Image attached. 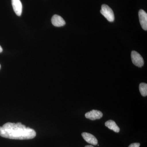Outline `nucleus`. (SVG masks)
Wrapping results in <instances>:
<instances>
[{
	"instance_id": "1",
	"label": "nucleus",
	"mask_w": 147,
	"mask_h": 147,
	"mask_svg": "<svg viewBox=\"0 0 147 147\" xmlns=\"http://www.w3.org/2000/svg\"><path fill=\"white\" fill-rule=\"evenodd\" d=\"M0 136L9 139L25 140L33 139L36 136V132L21 123L8 122L0 127Z\"/></svg>"
},
{
	"instance_id": "2",
	"label": "nucleus",
	"mask_w": 147,
	"mask_h": 147,
	"mask_svg": "<svg viewBox=\"0 0 147 147\" xmlns=\"http://www.w3.org/2000/svg\"><path fill=\"white\" fill-rule=\"evenodd\" d=\"M100 12L109 22H113L115 20V15L113 10L107 5H102Z\"/></svg>"
},
{
	"instance_id": "3",
	"label": "nucleus",
	"mask_w": 147,
	"mask_h": 147,
	"mask_svg": "<svg viewBox=\"0 0 147 147\" xmlns=\"http://www.w3.org/2000/svg\"><path fill=\"white\" fill-rule=\"evenodd\" d=\"M131 59L134 65L141 67L144 65V59L141 55L136 51H133L131 53Z\"/></svg>"
},
{
	"instance_id": "4",
	"label": "nucleus",
	"mask_w": 147,
	"mask_h": 147,
	"mask_svg": "<svg viewBox=\"0 0 147 147\" xmlns=\"http://www.w3.org/2000/svg\"><path fill=\"white\" fill-rule=\"evenodd\" d=\"M103 116L102 112L97 110H92L85 114V117L91 120H95L101 119Z\"/></svg>"
},
{
	"instance_id": "5",
	"label": "nucleus",
	"mask_w": 147,
	"mask_h": 147,
	"mask_svg": "<svg viewBox=\"0 0 147 147\" xmlns=\"http://www.w3.org/2000/svg\"><path fill=\"white\" fill-rule=\"evenodd\" d=\"M139 17L140 24L142 28L147 30V14L143 9H140L139 12Z\"/></svg>"
},
{
	"instance_id": "6",
	"label": "nucleus",
	"mask_w": 147,
	"mask_h": 147,
	"mask_svg": "<svg viewBox=\"0 0 147 147\" xmlns=\"http://www.w3.org/2000/svg\"><path fill=\"white\" fill-rule=\"evenodd\" d=\"M82 136L84 140L89 144L93 145L98 144L97 139L92 134L87 132H83L82 133Z\"/></svg>"
},
{
	"instance_id": "7",
	"label": "nucleus",
	"mask_w": 147,
	"mask_h": 147,
	"mask_svg": "<svg viewBox=\"0 0 147 147\" xmlns=\"http://www.w3.org/2000/svg\"><path fill=\"white\" fill-rule=\"evenodd\" d=\"M13 9L16 15L21 16L22 12V4L20 0H11Z\"/></svg>"
},
{
	"instance_id": "8",
	"label": "nucleus",
	"mask_w": 147,
	"mask_h": 147,
	"mask_svg": "<svg viewBox=\"0 0 147 147\" xmlns=\"http://www.w3.org/2000/svg\"><path fill=\"white\" fill-rule=\"evenodd\" d=\"M52 24L56 27L63 26L65 24V21L62 17L58 15H54L51 19Z\"/></svg>"
},
{
	"instance_id": "9",
	"label": "nucleus",
	"mask_w": 147,
	"mask_h": 147,
	"mask_svg": "<svg viewBox=\"0 0 147 147\" xmlns=\"http://www.w3.org/2000/svg\"><path fill=\"white\" fill-rule=\"evenodd\" d=\"M105 125L108 128L113 130L115 132H117V133L119 132V127L117 125V124L114 121L110 120L107 121L105 123Z\"/></svg>"
},
{
	"instance_id": "10",
	"label": "nucleus",
	"mask_w": 147,
	"mask_h": 147,
	"mask_svg": "<svg viewBox=\"0 0 147 147\" xmlns=\"http://www.w3.org/2000/svg\"><path fill=\"white\" fill-rule=\"evenodd\" d=\"M139 90L142 96H146L147 95V84L146 83H141L139 85Z\"/></svg>"
},
{
	"instance_id": "11",
	"label": "nucleus",
	"mask_w": 147,
	"mask_h": 147,
	"mask_svg": "<svg viewBox=\"0 0 147 147\" xmlns=\"http://www.w3.org/2000/svg\"><path fill=\"white\" fill-rule=\"evenodd\" d=\"M140 144L138 143H133L129 146L128 147H139Z\"/></svg>"
},
{
	"instance_id": "12",
	"label": "nucleus",
	"mask_w": 147,
	"mask_h": 147,
	"mask_svg": "<svg viewBox=\"0 0 147 147\" xmlns=\"http://www.w3.org/2000/svg\"><path fill=\"white\" fill-rule=\"evenodd\" d=\"M3 51V49L2 48V47H1V45H0V53H2Z\"/></svg>"
},
{
	"instance_id": "13",
	"label": "nucleus",
	"mask_w": 147,
	"mask_h": 147,
	"mask_svg": "<svg viewBox=\"0 0 147 147\" xmlns=\"http://www.w3.org/2000/svg\"><path fill=\"white\" fill-rule=\"evenodd\" d=\"M85 147H94L93 146H91V145H88V146H86Z\"/></svg>"
},
{
	"instance_id": "14",
	"label": "nucleus",
	"mask_w": 147,
	"mask_h": 147,
	"mask_svg": "<svg viewBox=\"0 0 147 147\" xmlns=\"http://www.w3.org/2000/svg\"><path fill=\"white\" fill-rule=\"evenodd\" d=\"M1 64H0V69H1Z\"/></svg>"
}]
</instances>
